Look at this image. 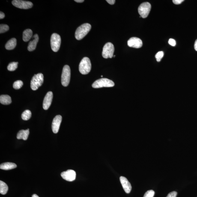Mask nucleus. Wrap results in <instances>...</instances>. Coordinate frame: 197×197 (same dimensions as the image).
I'll return each instance as SVG.
<instances>
[{"label":"nucleus","mask_w":197,"mask_h":197,"mask_svg":"<svg viewBox=\"0 0 197 197\" xmlns=\"http://www.w3.org/2000/svg\"><path fill=\"white\" fill-rule=\"evenodd\" d=\"M61 43V37L59 34L53 33L51 37L50 44L51 48L54 52L59 50Z\"/></svg>","instance_id":"nucleus-6"},{"label":"nucleus","mask_w":197,"mask_h":197,"mask_svg":"<svg viewBox=\"0 0 197 197\" xmlns=\"http://www.w3.org/2000/svg\"><path fill=\"white\" fill-rule=\"evenodd\" d=\"M23 82L21 80L16 81L13 83V87L16 90H18L23 86Z\"/></svg>","instance_id":"nucleus-24"},{"label":"nucleus","mask_w":197,"mask_h":197,"mask_svg":"<svg viewBox=\"0 0 197 197\" xmlns=\"http://www.w3.org/2000/svg\"><path fill=\"white\" fill-rule=\"evenodd\" d=\"M91 28V25L89 23H84L81 25L76 30L75 38L78 40H82L89 32Z\"/></svg>","instance_id":"nucleus-1"},{"label":"nucleus","mask_w":197,"mask_h":197,"mask_svg":"<svg viewBox=\"0 0 197 197\" xmlns=\"http://www.w3.org/2000/svg\"><path fill=\"white\" fill-rule=\"evenodd\" d=\"M13 5L18 8L28 9L33 7V4L29 1L14 0L12 1Z\"/></svg>","instance_id":"nucleus-9"},{"label":"nucleus","mask_w":197,"mask_h":197,"mask_svg":"<svg viewBox=\"0 0 197 197\" xmlns=\"http://www.w3.org/2000/svg\"><path fill=\"white\" fill-rule=\"evenodd\" d=\"M194 48L195 50L197 51V39L195 42L194 45Z\"/></svg>","instance_id":"nucleus-33"},{"label":"nucleus","mask_w":197,"mask_h":197,"mask_svg":"<svg viewBox=\"0 0 197 197\" xmlns=\"http://www.w3.org/2000/svg\"><path fill=\"white\" fill-rule=\"evenodd\" d=\"M151 9V4L146 2L142 3L138 9V13L141 17L145 18L148 16Z\"/></svg>","instance_id":"nucleus-8"},{"label":"nucleus","mask_w":197,"mask_h":197,"mask_svg":"<svg viewBox=\"0 0 197 197\" xmlns=\"http://www.w3.org/2000/svg\"><path fill=\"white\" fill-rule=\"evenodd\" d=\"M8 190V187L6 183L2 181H0V193L2 195H5Z\"/></svg>","instance_id":"nucleus-21"},{"label":"nucleus","mask_w":197,"mask_h":197,"mask_svg":"<svg viewBox=\"0 0 197 197\" xmlns=\"http://www.w3.org/2000/svg\"><path fill=\"white\" fill-rule=\"evenodd\" d=\"M61 176L66 181H73L76 179V173L73 170H68L61 173Z\"/></svg>","instance_id":"nucleus-10"},{"label":"nucleus","mask_w":197,"mask_h":197,"mask_svg":"<svg viewBox=\"0 0 197 197\" xmlns=\"http://www.w3.org/2000/svg\"><path fill=\"white\" fill-rule=\"evenodd\" d=\"M33 36L32 30L27 29L24 31L23 33V40L24 41L26 42L31 39Z\"/></svg>","instance_id":"nucleus-19"},{"label":"nucleus","mask_w":197,"mask_h":197,"mask_svg":"<svg viewBox=\"0 0 197 197\" xmlns=\"http://www.w3.org/2000/svg\"><path fill=\"white\" fill-rule=\"evenodd\" d=\"M70 78V70L68 65H65L63 68L61 75L62 85L64 87L68 86Z\"/></svg>","instance_id":"nucleus-5"},{"label":"nucleus","mask_w":197,"mask_h":197,"mask_svg":"<svg viewBox=\"0 0 197 197\" xmlns=\"http://www.w3.org/2000/svg\"><path fill=\"white\" fill-rule=\"evenodd\" d=\"M115 55H114V57H115Z\"/></svg>","instance_id":"nucleus-36"},{"label":"nucleus","mask_w":197,"mask_h":197,"mask_svg":"<svg viewBox=\"0 0 197 197\" xmlns=\"http://www.w3.org/2000/svg\"><path fill=\"white\" fill-rule=\"evenodd\" d=\"M29 134V129L26 130H22L19 131L17 134V138L18 139H23L24 140H26L28 138Z\"/></svg>","instance_id":"nucleus-16"},{"label":"nucleus","mask_w":197,"mask_h":197,"mask_svg":"<svg viewBox=\"0 0 197 197\" xmlns=\"http://www.w3.org/2000/svg\"><path fill=\"white\" fill-rule=\"evenodd\" d=\"M168 43L171 46H176V42L175 40L173 39H170Z\"/></svg>","instance_id":"nucleus-29"},{"label":"nucleus","mask_w":197,"mask_h":197,"mask_svg":"<svg viewBox=\"0 0 197 197\" xmlns=\"http://www.w3.org/2000/svg\"><path fill=\"white\" fill-rule=\"evenodd\" d=\"M62 119V117L60 115L56 116L53 119L52 123V130L54 133H58L59 131Z\"/></svg>","instance_id":"nucleus-12"},{"label":"nucleus","mask_w":197,"mask_h":197,"mask_svg":"<svg viewBox=\"0 0 197 197\" xmlns=\"http://www.w3.org/2000/svg\"><path fill=\"white\" fill-rule=\"evenodd\" d=\"M17 167L16 164L12 162H5L1 164L0 169L4 170H9L16 168Z\"/></svg>","instance_id":"nucleus-17"},{"label":"nucleus","mask_w":197,"mask_h":197,"mask_svg":"<svg viewBox=\"0 0 197 197\" xmlns=\"http://www.w3.org/2000/svg\"><path fill=\"white\" fill-rule=\"evenodd\" d=\"M32 197H39L36 194H33L32 195Z\"/></svg>","instance_id":"nucleus-35"},{"label":"nucleus","mask_w":197,"mask_h":197,"mask_svg":"<svg viewBox=\"0 0 197 197\" xmlns=\"http://www.w3.org/2000/svg\"><path fill=\"white\" fill-rule=\"evenodd\" d=\"M53 97V94L52 92L49 91L46 94L45 96L43 103V109L45 110H47L50 106Z\"/></svg>","instance_id":"nucleus-13"},{"label":"nucleus","mask_w":197,"mask_h":197,"mask_svg":"<svg viewBox=\"0 0 197 197\" xmlns=\"http://www.w3.org/2000/svg\"><path fill=\"white\" fill-rule=\"evenodd\" d=\"M107 2L109 3L110 4H111V5H113L115 2V0H107L106 1Z\"/></svg>","instance_id":"nucleus-31"},{"label":"nucleus","mask_w":197,"mask_h":197,"mask_svg":"<svg viewBox=\"0 0 197 197\" xmlns=\"http://www.w3.org/2000/svg\"><path fill=\"white\" fill-rule=\"evenodd\" d=\"M177 192L176 191H173L168 194V196L166 197H176L177 195Z\"/></svg>","instance_id":"nucleus-28"},{"label":"nucleus","mask_w":197,"mask_h":197,"mask_svg":"<svg viewBox=\"0 0 197 197\" xmlns=\"http://www.w3.org/2000/svg\"><path fill=\"white\" fill-rule=\"evenodd\" d=\"M155 194V192L152 190H149L146 192L144 197H153Z\"/></svg>","instance_id":"nucleus-27"},{"label":"nucleus","mask_w":197,"mask_h":197,"mask_svg":"<svg viewBox=\"0 0 197 197\" xmlns=\"http://www.w3.org/2000/svg\"><path fill=\"white\" fill-rule=\"evenodd\" d=\"M183 1V0H173V2L176 4H181Z\"/></svg>","instance_id":"nucleus-30"},{"label":"nucleus","mask_w":197,"mask_h":197,"mask_svg":"<svg viewBox=\"0 0 197 197\" xmlns=\"http://www.w3.org/2000/svg\"><path fill=\"white\" fill-rule=\"evenodd\" d=\"M18 62H12L10 63L7 67V69L10 71L16 70L18 67Z\"/></svg>","instance_id":"nucleus-23"},{"label":"nucleus","mask_w":197,"mask_h":197,"mask_svg":"<svg viewBox=\"0 0 197 197\" xmlns=\"http://www.w3.org/2000/svg\"><path fill=\"white\" fill-rule=\"evenodd\" d=\"M31 113L29 110H26L24 111L22 114L21 117L22 119L27 121L29 120L31 117Z\"/></svg>","instance_id":"nucleus-22"},{"label":"nucleus","mask_w":197,"mask_h":197,"mask_svg":"<svg viewBox=\"0 0 197 197\" xmlns=\"http://www.w3.org/2000/svg\"><path fill=\"white\" fill-rule=\"evenodd\" d=\"M91 63L89 58L87 57L82 58L79 65L80 73L82 75H87L91 71Z\"/></svg>","instance_id":"nucleus-2"},{"label":"nucleus","mask_w":197,"mask_h":197,"mask_svg":"<svg viewBox=\"0 0 197 197\" xmlns=\"http://www.w3.org/2000/svg\"><path fill=\"white\" fill-rule=\"evenodd\" d=\"M43 82V76L41 73L35 75L33 77L31 81V88L34 91H36L41 86Z\"/></svg>","instance_id":"nucleus-4"},{"label":"nucleus","mask_w":197,"mask_h":197,"mask_svg":"<svg viewBox=\"0 0 197 197\" xmlns=\"http://www.w3.org/2000/svg\"><path fill=\"white\" fill-rule=\"evenodd\" d=\"M120 181L122 185L123 189L126 193H130L132 190L131 185L125 177L121 176L120 177Z\"/></svg>","instance_id":"nucleus-14"},{"label":"nucleus","mask_w":197,"mask_h":197,"mask_svg":"<svg viewBox=\"0 0 197 197\" xmlns=\"http://www.w3.org/2000/svg\"><path fill=\"white\" fill-rule=\"evenodd\" d=\"M16 40L15 38H12L10 39L7 42L6 44V49L8 50H11L14 49L16 47Z\"/></svg>","instance_id":"nucleus-18"},{"label":"nucleus","mask_w":197,"mask_h":197,"mask_svg":"<svg viewBox=\"0 0 197 197\" xmlns=\"http://www.w3.org/2000/svg\"><path fill=\"white\" fill-rule=\"evenodd\" d=\"M142 42L140 39L137 37H132L127 41L129 47L139 48L142 46Z\"/></svg>","instance_id":"nucleus-11"},{"label":"nucleus","mask_w":197,"mask_h":197,"mask_svg":"<svg viewBox=\"0 0 197 197\" xmlns=\"http://www.w3.org/2000/svg\"><path fill=\"white\" fill-rule=\"evenodd\" d=\"M33 38V40L30 41L28 45V49L30 52L33 51L36 48L37 43L39 40V37L38 34H35Z\"/></svg>","instance_id":"nucleus-15"},{"label":"nucleus","mask_w":197,"mask_h":197,"mask_svg":"<svg viewBox=\"0 0 197 197\" xmlns=\"http://www.w3.org/2000/svg\"><path fill=\"white\" fill-rule=\"evenodd\" d=\"M0 102L4 105H9L11 103V97L8 95H1L0 97Z\"/></svg>","instance_id":"nucleus-20"},{"label":"nucleus","mask_w":197,"mask_h":197,"mask_svg":"<svg viewBox=\"0 0 197 197\" xmlns=\"http://www.w3.org/2000/svg\"><path fill=\"white\" fill-rule=\"evenodd\" d=\"M75 1L78 3H82L84 2V0H75Z\"/></svg>","instance_id":"nucleus-34"},{"label":"nucleus","mask_w":197,"mask_h":197,"mask_svg":"<svg viewBox=\"0 0 197 197\" xmlns=\"http://www.w3.org/2000/svg\"><path fill=\"white\" fill-rule=\"evenodd\" d=\"M115 85L114 82L106 78H102L96 80L92 85L93 88H98L102 87H113Z\"/></svg>","instance_id":"nucleus-3"},{"label":"nucleus","mask_w":197,"mask_h":197,"mask_svg":"<svg viewBox=\"0 0 197 197\" xmlns=\"http://www.w3.org/2000/svg\"><path fill=\"white\" fill-rule=\"evenodd\" d=\"M164 55V52H162V51H160V52H158L155 55V58L156 60H157V62H160L161 60L163 58Z\"/></svg>","instance_id":"nucleus-26"},{"label":"nucleus","mask_w":197,"mask_h":197,"mask_svg":"<svg viewBox=\"0 0 197 197\" xmlns=\"http://www.w3.org/2000/svg\"><path fill=\"white\" fill-rule=\"evenodd\" d=\"M114 47L111 43H106L104 46L102 55L104 58H112L113 56Z\"/></svg>","instance_id":"nucleus-7"},{"label":"nucleus","mask_w":197,"mask_h":197,"mask_svg":"<svg viewBox=\"0 0 197 197\" xmlns=\"http://www.w3.org/2000/svg\"><path fill=\"white\" fill-rule=\"evenodd\" d=\"M4 17H5V14L2 12L1 11V12H0V19H4Z\"/></svg>","instance_id":"nucleus-32"},{"label":"nucleus","mask_w":197,"mask_h":197,"mask_svg":"<svg viewBox=\"0 0 197 197\" xmlns=\"http://www.w3.org/2000/svg\"><path fill=\"white\" fill-rule=\"evenodd\" d=\"M9 28L8 25L5 24H1L0 25V33H2L6 32L9 31Z\"/></svg>","instance_id":"nucleus-25"}]
</instances>
